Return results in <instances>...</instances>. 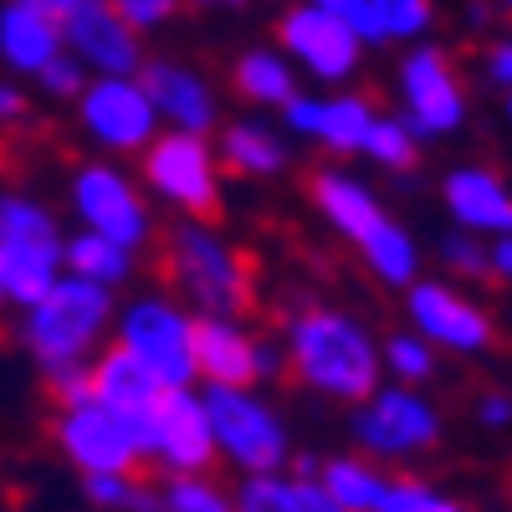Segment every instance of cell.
Returning <instances> with one entry per match:
<instances>
[{
	"mask_svg": "<svg viewBox=\"0 0 512 512\" xmlns=\"http://www.w3.org/2000/svg\"><path fill=\"white\" fill-rule=\"evenodd\" d=\"M287 369L308 390L359 405L379 390L384 359H379V338L359 318L338 308H308L287 328Z\"/></svg>",
	"mask_w": 512,
	"mask_h": 512,
	"instance_id": "6da1fadb",
	"label": "cell"
},
{
	"mask_svg": "<svg viewBox=\"0 0 512 512\" xmlns=\"http://www.w3.org/2000/svg\"><path fill=\"white\" fill-rule=\"evenodd\" d=\"M113 318H118L113 287L62 272L31 308H16V338L36 359V369L47 374L62 364H93L98 344L113 333Z\"/></svg>",
	"mask_w": 512,
	"mask_h": 512,
	"instance_id": "7a4b0ae2",
	"label": "cell"
},
{
	"mask_svg": "<svg viewBox=\"0 0 512 512\" xmlns=\"http://www.w3.org/2000/svg\"><path fill=\"white\" fill-rule=\"evenodd\" d=\"M164 277L185 303L200 308V318H236L251 303V267L246 256L216 236L205 221H180L164 236Z\"/></svg>",
	"mask_w": 512,
	"mask_h": 512,
	"instance_id": "3957f363",
	"label": "cell"
},
{
	"mask_svg": "<svg viewBox=\"0 0 512 512\" xmlns=\"http://www.w3.org/2000/svg\"><path fill=\"white\" fill-rule=\"evenodd\" d=\"M113 344H123L164 390H195V318L164 292H139L113 318Z\"/></svg>",
	"mask_w": 512,
	"mask_h": 512,
	"instance_id": "277c9868",
	"label": "cell"
},
{
	"mask_svg": "<svg viewBox=\"0 0 512 512\" xmlns=\"http://www.w3.org/2000/svg\"><path fill=\"white\" fill-rule=\"evenodd\" d=\"M200 400L210 415V431H216V451L231 466H241L246 477L282 472L292 461L287 425L267 400H256L251 390H236V384H205Z\"/></svg>",
	"mask_w": 512,
	"mask_h": 512,
	"instance_id": "5b68a950",
	"label": "cell"
},
{
	"mask_svg": "<svg viewBox=\"0 0 512 512\" xmlns=\"http://www.w3.org/2000/svg\"><path fill=\"white\" fill-rule=\"evenodd\" d=\"M144 159V185L169 200L190 221H216L221 210V169H216V154H210L205 134H154V144L139 154Z\"/></svg>",
	"mask_w": 512,
	"mask_h": 512,
	"instance_id": "8992f818",
	"label": "cell"
},
{
	"mask_svg": "<svg viewBox=\"0 0 512 512\" xmlns=\"http://www.w3.org/2000/svg\"><path fill=\"white\" fill-rule=\"evenodd\" d=\"M67 205L82 231H98L128 251H139L154 241V216L139 195V185L123 175L118 164L108 159H88L72 169V185H67Z\"/></svg>",
	"mask_w": 512,
	"mask_h": 512,
	"instance_id": "52a82bcc",
	"label": "cell"
},
{
	"mask_svg": "<svg viewBox=\"0 0 512 512\" xmlns=\"http://www.w3.org/2000/svg\"><path fill=\"white\" fill-rule=\"evenodd\" d=\"M77 123L103 154H144L159 134V113L144 93L139 72L123 77H88V88L77 93Z\"/></svg>",
	"mask_w": 512,
	"mask_h": 512,
	"instance_id": "ba28073f",
	"label": "cell"
},
{
	"mask_svg": "<svg viewBox=\"0 0 512 512\" xmlns=\"http://www.w3.org/2000/svg\"><path fill=\"white\" fill-rule=\"evenodd\" d=\"M400 103L405 123L420 139H446L466 123V88L456 77V62L436 41H415L400 62Z\"/></svg>",
	"mask_w": 512,
	"mask_h": 512,
	"instance_id": "9c48e42d",
	"label": "cell"
},
{
	"mask_svg": "<svg viewBox=\"0 0 512 512\" xmlns=\"http://www.w3.org/2000/svg\"><path fill=\"white\" fill-rule=\"evenodd\" d=\"M364 47L369 41L349 21L318 11L313 0L287 6L282 21H277V52L292 67H303L308 77H318V82H349L364 62Z\"/></svg>",
	"mask_w": 512,
	"mask_h": 512,
	"instance_id": "30bf717a",
	"label": "cell"
},
{
	"mask_svg": "<svg viewBox=\"0 0 512 512\" xmlns=\"http://www.w3.org/2000/svg\"><path fill=\"white\" fill-rule=\"evenodd\" d=\"M349 431L359 451L395 461V456H415L441 441V410L431 400H420L410 384H395V390H374L369 400H359Z\"/></svg>",
	"mask_w": 512,
	"mask_h": 512,
	"instance_id": "8fae6325",
	"label": "cell"
},
{
	"mask_svg": "<svg viewBox=\"0 0 512 512\" xmlns=\"http://www.w3.org/2000/svg\"><path fill=\"white\" fill-rule=\"evenodd\" d=\"M57 31L62 52H72L93 77H123L144 67L139 31L113 11V0H62Z\"/></svg>",
	"mask_w": 512,
	"mask_h": 512,
	"instance_id": "7c38bea8",
	"label": "cell"
},
{
	"mask_svg": "<svg viewBox=\"0 0 512 512\" xmlns=\"http://www.w3.org/2000/svg\"><path fill=\"white\" fill-rule=\"evenodd\" d=\"M52 441L82 477H93V472H134L139 466V446H134V436H128V425L93 395L52 410Z\"/></svg>",
	"mask_w": 512,
	"mask_h": 512,
	"instance_id": "4fadbf2b",
	"label": "cell"
},
{
	"mask_svg": "<svg viewBox=\"0 0 512 512\" xmlns=\"http://www.w3.org/2000/svg\"><path fill=\"white\" fill-rule=\"evenodd\" d=\"M405 292H410V297H405V313H410V323H415V333L425 338V344L451 349V354H461V359L492 349L497 328H492L487 308H477L472 297L456 292L451 282H425V277H415Z\"/></svg>",
	"mask_w": 512,
	"mask_h": 512,
	"instance_id": "5bb4252c",
	"label": "cell"
},
{
	"mask_svg": "<svg viewBox=\"0 0 512 512\" xmlns=\"http://www.w3.org/2000/svg\"><path fill=\"white\" fill-rule=\"evenodd\" d=\"M149 456L164 461L175 477H205L216 461V431H210L205 400L195 390H164L149 431Z\"/></svg>",
	"mask_w": 512,
	"mask_h": 512,
	"instance_id": "9a60e30c",
	"label": "cell"
},
{
	"mask_svg": "<svg viewBox=\"0 0 512 512\" xmlns=\"http://www.w3.org/2000/svg\"><path fill=\"white\" fill-rule=\"evenodd\" d=\"M88 379H93V400H103V405L128 425V436H134L139 456H149V431H154V410H159L164 384H159L134 354H128L123 344L93 354Z\"/></svg>",
	"mask_w": 512,
	"mask_h": 512,
	"instance_id": "2e32d148",
	"label": "cell"
},
{
	"mask_svg": "<svg viewBox=\"0 0 512 512\" xmlns=\"http://www.w3.org/2000/svg\"><path fill=\"white\" fill-rule=\"evenodd\" d=\"M374 108L364 93H333V98H308V93H292L282 103V123L292 128V134L303 139H318L323 149L333 154H359L369 128H374Z\"/></svg>",
	"mask_w": 512,
	"mask_h": 512,
	"instance_id": "e0dca14e",
	"label": "cell"
},
{
	"mask_svg": "<svg viewBox=\"0 0 512 512\" xmlns=\"http://www.w3.org/2000/svg\"><path fill=\"white\" fill-rule=\"evenodd\" d=\"M139 82H144L159 123L180 128V134H210L216 128V93H210V82L195 67H185L175 57H154L139 67Z\"/></svg>",
	"mask_w": 512,
	"mask_h": 512,
	"instance_id": "ac0fdd59",
	"label": "cell"
},
{
	"mask_svg": "<svg viewBox=\"0 0 512 512\" xmlns=\"http://www.w3.org/2000/svg\"><path fill=\"white\" fill-rule=\"evenodd\" d=\"M441 200L451 210V221L461 231H477V236H512V190L502 185L497 169L487 164H461L446 175Z\"/></svg>",
	"mask_w": 512,
	"mask_h": 512,
	"instance_id": "d6986e66",
	"label": "cell"
},
{
	"mask_svg": "<svg viewBox=\"0 0 512 512\" xmlns=\"http://www.w3.org/2000/svg\"><path fill=\"white\" fill-rule=\"evenodd\" d=\"M195 369L205 384L251 390L262 379V338H251L236 318H195Z\"/></svg>",
	"mask_w": 512,
	"mask_h": 512,
	"instance_id": "ffe728a7",
	"label": "cell"
},
{
	"mask_svg": "<svg viewBox=\"0 0 512 512\" xmlns=\"http://www.w3.org/2000/svg\"><path fill=\"white\" fill-rule=\"evenodd\" d=\"M62 52V31L47 11L21 6V0H6L0 6V67L16 77H36L52 57Z\"/></svg>",
	"mask_w": 512,
	"mask_h": 512,
	"instance_id": "44dd1931",
	"label": "cell"
},
{
	"mask_svg": "<svg viewBox=\"0 0 512 512\" xmlns=\"http://www.w3.org/2000/svg\"><path fill=\"white\" fill-rule=\"evenodd\" d=\"M313 205H318V216L354 246L384 221L374 190L364 180H354L349 169H318L313 175Z\"/></svg>",
	"mask_w": 512,
	"mask_h": 512,
	"instance_id": "7402d4cb",
	"label": "cell"
},
{
	"mask_svg": "<svg viewBox=\"0 0 512 512\" xmlns=\"http://www.w3.org/2000/svg\"><path fill=\"white\" fill-rule=\"evenodd\" d=\"M221 159L231 175H246V180H267V175H282L287 169V144L282 134H272L267 123H226V134H221Z\"/></svg>",
	"mask_w": 512,
	"mask_h": 512,
	"instance_id": "603a6c76",
	"label": "cell"
},
{
	"mask_svg": "<svg viewBox=\"0 0 512 512\" xmlns=\"http://www.w3.org/2000/svg\"><path fill=\"white\" fill-rule=\"evenodd\" d=\"M62 272L88 277L98 287H123L134 277V251L98 231H72V236H62Z\"/></svg>",
	"mask_w": 512,
	"mask_h": 512,
	"instance_id": "cb8c5ba5",
	"label": "cell"
},
{
	"mask_svg": "<svg viewBox=\"0 0 512 512\" xmlns=\"http://www.w3.org/2000/svg\"><path fill=\"white\" fill-rule=\"evenodd\" d=\"M231 88L246 98V103H262V108H282L292 93H297V67L272 52V47H251L236 57L231 67Z\"/></svg>",
	"mask_w": 512,
	"mask_h": 512,
	"instance_id": "d4e9b609",
	"label": "cell"
},
{
	"mask_svg": "<svg viewBox=\"0 0 512 512\" xmlns=\"http://www.w3.org/2000/svg\"><path fill=\"white\" fill-rule=\"evenodd\" d=\"M359 251H364V267L374 272V282H384V287H410V282L420 277V246H415V236H410L400 221H390V216H384V221L359 241Z\"/></svg>",
	"mask_w": 512,
	"mask_h": 512,
	"instance_id": "484cf974",
	"label": "cell"
},
{
	"mask_svg": "<svg viewBox=\"0 0 512 512\" xmlns=\"http://www.w3.org/2000/svg\"><path fill=\"white\" fill-rule=\"evenodd\" d=\"M6 246H62V221L36 195L0 185V251Z\"/></svg>",
	"mask_w": 512,
	"mask_h": 512,
	"instance_id": "4316f807",
	"label": "cell"
},
{
	"mask_svg": "<svg viewBox=\"0 0 512 512\" xmlns=\"http://www.w3.org/2000/svg\"><path fill=\"white\" fill-rule=\"evenodd\" d=\"M318 482L328 487V497L344 512H374L379 497H384V472H374L364 456H333V461H323Z\"/></svg>",
	"mask_w": 512,
	"mask_h": 512,
	"instance_id": "83f0119b",
	"label": "cell"
},
{
	"mask_svg": "<svg viewBox=\"0 0 512 512\" xmlns=\"http://www.w3.org/2000/svg\"><path fill=\"white\" fill-rule=\"evenodd\" d=\"M359 154H369L379 169H390V175H410V169L420 164V134L405 118H374Z\"/></svg>",
	"mask_w": 512,
	"mask_h": 512,
	"instance_id": "f1b7e54d",
	"label": "cell"
},
{
	"mask_svg": "<svg viewBox=\"0 0 512 512\" xmlns=\"http://www.w3.org/2000/svg\"><path fill=\"white\" fill-rule=\"evenodd\" d=\"M369 21L374 41H420L436 26V6L431 0H369Z\"/></svg>",
	"mask_w": 512,
	"mask_h": 512,
	"instance_id": "f546056e",
	"label": "cell"
},
{
	"mask_svg": "<svg viewBox=\"0 0 512 512\" xmlns=\"http://www.w3.org/2000/svg\"><path fill=\"white\" fill-rule=\"evenodd\" d=\"M379 359H384V369L395 374V384H425L436 374V349L425 344L420 333H390L379 344Z\"/></svg>",
	"mask_w": 512,
	"mask_h": 512,
	"instance_id": "4dcf8cb0",
	"label": "cell"
},
{
	"mask_svg": "<svg viewBox=\"0 0 512 512\" xmlns=\"http://www.w3.org/2000/svg\"><path fill=\"white\" fill-rule=\"evenodd\" d=\"M231 507H236V512H292V482H287L282 472L246 477V482L231 492Z\"/></svg>",
	"mask_w": 512,
	"mask_h": 512,
	"instance_id": "1f68e13d",
	"label": "cell"
},
{
	"mask_svg": "<svg viewBox=\"0 0 512 512\" xmlns=\"http://www.w3.org/2000/svg\"><path fill=\"white\" fill-rule=\"evenodd\" d=\"M88 77H93V72L82 67V62H77L72 52H57V57H52L47 67H41V72H36L31 82H36V88L47 93L52 103H77V93L88 88Z\"/></svg>",
	"mask_w": 512,
	"mask_h": 512,
	"instance_id": "d6a6232c",
	"label": "cell"
},
{
	"mask_svg": "<svg viewBox=\"0 0 512 512\" xmlns=\"http://www.w3.org/2000/svg\"><path fill=\"white\" fill-rule=\"evenodd\" d=\"M164 497H169V512H236L231 497L210 477H175L164 487Z\"/></svg>",
	"mask_w": 512,
	"mask_h": 512,
	"instance_id": "836d02e7",
	"label": "cell"
},
{
	"mask_svg": "<svg viewBox=\"0 0 512 512\" xmlns=\"http://www.w3.org/2000/svg\"><path fill=\"white\" fill-rule=\"evenodd\" d=\"M441 262H446L456 277H492L482 236H477V231H461V226L441 236Z\"/></svg>",
	"mask_w": 512,
	"mask_h": 512,
	"instance_id": "e575fe53",
	"label": "cell"
},
{
	"mask_svg": "<svg viewBox=\"0 0 512 512\" xmlns=\"http://www.w3.org/2000/svg\"><path fill=\"white\" fill-rule=\"evenodd\" d=\"M134 472H93L82 477V497H88L93 507L103 512H128V497H134Z\"/></svg>",
	"mask_w": 512,
	"mask_h": 512,
	"instance_id": "d590c367",
	"label": "cell"
},
{
	"mask_svg": "<svg viewBox=\"0 0 512 512\" xmlns=\"http://www.w3.org/2000/svg\"><path fill=\"white\" fill-rule=\"evenodd\" d=\"M113 11L144 36V31H159L169 16H175V11H180V0H113Z\"/></svg>",
	"mask_w": 512,
	"mask_h": 512,
	"instance_id": "8d00e7d4",
	"label": "cell"
},
{
	"mask_svg": "<svg viewBox=\"0 0 512 512\" xmlns=\"http://www.w3.org/2000/svg\"><path fill=\"white\" fill-rule=\"evenodd\" d=\"M31 123V93L16 77H0V134H16Z\"/></svg>",
	"mask_w": 512,
	"mask_h": 512,
	"instance_id": "74e56055",
	"label": "cell"
},
{
	"mask_svg": "<svg viewBox=\"0 0 512 512\" xmlns=\"http://www.w3.org/2000/svg\"><path fill=\"white\" fill-rule=\"evenodd\" d=\"M431 492H436V487H425V482H415V477L384 482V497H379V507H374V512H415Z\"/></svg>",
	"mask_w": 512,
	"mask_h": 512,
	"instance_id": "f35d334b",
	"label": "cell"
},
{
	"mask_svg": "<svg viewBox=\"0 0 512 512\" xmlns=\"http://www.w3.org/2000/svg\"><path fill=\"white\" fill-rule=\"evenodd\" d=\"M482 77L492 82V88L512 93V36L487 41V52H482Z\"/></svg>",
	"mask_w": 512,
	"mask_h": 512,
	"instance_id": "ab89813d",
	"label": "cell"
},
{
	"mask_svg": "<svg viewBox=\"0 0 512 512\" xmlns=\"http://www.w3.org/2000/svg\"><path fill=\"white\" fill-rule=\"evenodd\" d=\"M292 512H344L318 477H292Z\"/></svg>",
	"mask_w": 512,
	"mask_h": 512,
	"instance_id": "60d3db41",
	"label": "cell"
},
{
	"mask_svg": "<svg viewBox=\"0 0 512 512\" xmlns=\"http://www.w3.org/2000/svg\"><path fill=\"white\" fill-rule=\"evenodd\" d=\"M318 11L338 16V21H349L364 41H374V21H369V0H313Z\"/></svg>",
	"mask_w": 512,
	"mask_h": 512,
	"instance_id": "b9f144b4",
	"label": "cell"
},
{
	"mask_svg": "<svg viewBox=\"0 0 512 512\" xmlns=\"http://www.w3.org/2000/svg\"><path fill=\"white\" fill-rule=\"evenodd\" d=\"M477 420L487 425V431H507V425H512V395L507 390H487L477 400Z\"/></svg>",
	"mask_w": 512,
	"mask_h": 512,
	"instance_id": "7bdbcfd3",
	"label": "cell"
},
{
	"mask_svg": "<svg viewBox=\"0 0 512 512\" xmlns=\"http://www.w3.org/2000/svg\"><path fill=\"white\" fill-rule=\"evenodd\" d=\"M128 512H169V497L149 482H134V497H128Z\"/></svg>",
	"mask_w": 512,
	"mask_h": 512,
	"instance_id": "ee69618b",
	"label": "cell"
},
{
	"mask_svg": "<svg viewBox=\"0 0 512 512\" xmlns=\"http://www.w3.org/2000/svg\"><path fill=\"white\" fill-rule=\"evenodd\" d=\"M487 267H492V277L512 282V236H497V241L487 246Z\"/></svg>",
	"mask_w": 512,
	"mask_h": 512,
	"instance_id": "f6af8a7d",
	"label": "cell"
},
{
	"mask_svg": "<svg viewBox=\"0 0 512 512\" xmlns=\"http://www.w3.org/2000/svg\"><path fill=\"white\" fill-rule=\"evenodd\" d=\"M461 16H466V26H472V31H482V26L492 21V0H466Z\"/></svg>",
	"mask_w": 512,
	"mask_h": 512,
	"instance_id": "bcb514c9",
	"label": "cell"
},
{
	"mask_svg": "<svg viewBox=\"0 0 512 512\" xmlns=\"http://www.w3.org/2000/svg\"><path fill=\"white\" fill-rule=\"evenodd\" d=\"M415 512H466L461 502H451V497H441V492H431V497H425Z\"/></svg>",
	"mask_w": 512,
	"mask_h": 512,
	"instance_id": "7dc6e473",
	"label": "cell"
},
{
	"mask_svg": "<svg viewBox=\"0 0 512 512\" xmlns=\"http://www.w3.org/2000/svg\"><path fill=\"white\" fill-rule=\"evenodd\" d=\"M21 6H36V11H47V16L57 21V11H62V0H21Z\"/></svg>",
	"mask_w": 512,
	"mask_h": 512,
	"instance_id": "c3c4849f",
	"label": "cell"
},
{
	"mask_svg": "<svg viewBox=\"0 0 512 512\" xmlns=\"http://www.w3.org/2000/svg\"><path fill=\"white\" fill-rule=\"evenodd\" d=\"M497 6H502V11H507V16H512V0H497Z\"/></svg>",
	"mask_w": 512,
	"mask_h": 512,
	"instance_id": "681fc988",
	"label": "cell"
},
{
	"mask_svg": "<svg viewBox=\"0 0 512 512\" xmlns=\"http://www.w3.org/2000/svg\"><path fill=\"white\" fill-rule=\"evenodd\" d=\"M195 6H221V0H195Z\"/></svg>",
	"mask_w": 512,
	"mask_h": 512,
	"instance_id": "f907efd6",
	"label": "cell"
},
{
	"mask_svg": "<svg viewBox=\"0 0 512 512\" xmlns=\"http://www.w3.org/2000/svg\"><path fill=\"white\" fill-rule=\"evenodd\" d=\"M507 123H512V93H507Z\"/></svg>",
	"mask_w": 512,
	"mask_h": 512,
	"instance_id": "816d5d0a",
	"label": "cell"
},
{
	"mask_svg": "<svg viewBox=\"0 0 512 512\" xmlns=\"http://www.w3.org/2000/svg\"><path fill=\"white\" fill-rule=\"evenodd\" d=\"M0 308H6V287H0Z\"/></svg>",
	"mask_w": 512,
	"mask_h": 512,
	"instance_id": "f5cc1de1",
	"label": "cell"
}]
</instances>
